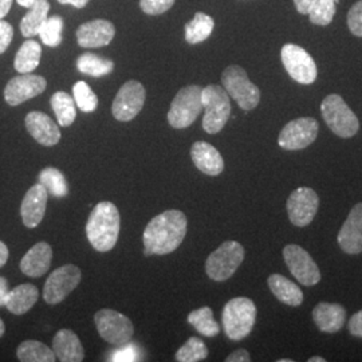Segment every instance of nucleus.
Returning <instances> with one entry per match:
<instances>
[{
	"instance_id": "11",
	"label": "nucleus",
	"mask_w": 362,
	"mask_h": 362,
	"mask_svg": "<svg viewBox=\"0 0 362 362\" xmlns=\"http://www.w3.org/2000/svg\"><path fill=\"white\" fill-rule=\"evenodd\" d=\"M320 125L315 118L300 117L290 121L281 132L278 144L286 151L305 149L315 141Z\"/></svg>"
},
{
	"instance_id": "7",
	"label": "nucleus",
	"mask_w": 362,
	"mask_h": 362,
	"mask_svg": "<svg viewBox=\"0 0 362 362\" xmlns=\"http://www.w3.org/2000/svg\"><path fill=\"white\" fill-rule=\"evenodd\" d=\"M202 91V86L189 85L175 95L168 112V121L172 128L185 129L194 124L203 110Z\"/></svg>"
},
{
	"instance_id": "34",
	"label": "nucleus",
	"mask_w": 362,
	"mask_h": 362,
	"mask_svg": "<svg viewBox=\"0 0 362 362\" xmlns=\"http://www.w3.org/2000/svg\"><path fill=\"white\" fill-rule=\"evenodd\" d=\"M188 322L192 325L202 336L215 337L220 333V326L214 318V311L207 306L191 311L188 315Z\"/></svg>"
},
{
	"instance_id": "13",
	"label": "nucleus",
	"mask_w": 362,
	"mask_h": 362,
	"mask_svg": "<svg viewBox=\"0 0 362 362\" xmlns=\"http://www.w3.org/2000/svg\"><path fill=\"white\" fill-rule=\"evenodd\" d=\"M146 98V91L139 81H128L117 93L112 113L118 121L128 122L137 116Z\"/></svg>"
},
{
	"instance_id": "50",
	"label": "nucleus",
	"mask_w": 362,
	"mask_h": 362,
	"mask_svg": "<svg viewBox=\"0 0 362 362\" xmlns=\"http://www.w3.org/2000/svg\"><path fill=\"white\" fill-rule=\"evenodd\" d=\"M326 360L322 358V357H318V356H315V357H311L309 358V362H325Z\"/></svg>"
},
{
	"instance_id": "21",
	"label": "nucleus",
	"mask_w": 362,
	"mask_h": 362,
	"mask_svg": "<svg viewBox=\"0 0 362 362\" xmlns=\"http://www.w3.org/2000/svg\"><path fill=\"white\" fill-rule=\"evenodd\" d=\"M52 259V246L46 242H39L31 247L21 260V272L30 278H40L49 272Z\"/></svg>"
},
{
	"instance_id": "40",
	"label": "nucleus",
	"mask_w": 362,
	"mask_h": 362,
	"mask_svg": "<svg viewBox=\"0 0 362 362\" xmlns=\"http://www.w3.org/2000/svg\"><path fill=\"white\" fill-rule=\"evenodd\" d=\"M348 27L350 33L362 38V0L357 1L348 13Z\"/></svg>"
},
{
	"instance_id": "8",
	"label": "nucleus",
	"mask_w": 362,
	"mask_h": 362,
	"mask_svg": "<svg viewBox=\"0 0 362 362\" xmlns=\"http://www.w3.org/2000/svg\"><path fill=\"white\" fill-rule=\"evenodd\" d=\"M243 260V246L235 240H227L208 257L206 272L212 281L224 282L233 276Z\"/></svg>"
},
{
	"instance_id": "20",
	"label": "nucleus",
	"mask_w": 362,
	"mask_h": 362,
	"mask_svg": "<svg viewBox=\"0 0 362 362\" xmlns=\"http://www.w3.org/2000/svg\"><path fill=\"white\" fill-rule=\"evenodd\" d=\"M27 130L37 143L43 146H54L61 140L58 125L42 112H31L25 119Z\"/></svg>"
},
{
	"instance_id": "31",
	"label": "nucleus",
	"mask_w": 362,
	"mask_h": 362,
	"mask_svg": "<svg viewBox=\"0 0 362 362\" xmlns=\"http://www.w3.org/2000/svg\"><path fill=\"white\" fill-rule=\"evenodd\" d=\"M77 67L82 74L98 78L110 74L115 69V64L107 58L98 57L91 52H85L78 58Z\"/></svg>"
},
{
	"instance_id": "29",
	"label": "nucleus",
	"mask_w": 362,
	"mask_h": 362,
	"mask_svg": "<svg viewBox=\"0 0 362 362\" xmlns=\"http://www.w3.org/2000/svg\"><path fill=\"white\" fill-rule=\"evenodd\" d=\"M40 55H42V47L38 42L31 39L26 40L15 55V61H13L15 70L19 74L33 73L39 66Z\"/></svg>"
},
{
	"instance_id": "44",
	"label": "nucleus",
	"mask_w": 362,
	"mask_h": 362,
	"mask_svg": "<svg viewBox=\"0 0 362 362\" xmlns=\"http://www.w3.org/2000/svg\"><path fill=\"white\" fill-rule=\"evenodd\" d=\"M227 362H250L251 361V357H250V353L245 349L235 350L233 353H231L227 358Z\"/></svg>"
},
{
	"instance_id": "25",
	"label": "nucleus",
	"mask_w": 362,
	"mask_h": 362,
	"mask_svg": "<svg viewBox=\"0 0 362 362\" xmlns=\"http://www.w3.org/2000/svg\"><path fill=\"white\" fill-rule=\"evenodd\" d=\"M338 0H294L296 8L302 15H309L310 22L317 26H327L336 15Z\"/></svg>"
},
{
	"instance_id": "28",
	"label": "nucleus",
	"mask_w": 362,
	"mask_h": 362,
	"mask_svg": "<svg viewBox=\"0 0 362 362\" xmlns=\"http://www.w3.org/2000/svg\"><path fill=\"white\" fill-rule=\"evenodd\" d=\"M50 3L49 0H37L27 11L21 22V33L25 38H33L38 35L39 28L49 18Z\"/></svg>"
},
{
	"instance_id": "24",
	"label": "nucleus",
	"mask_w": 362,
	"mask_h": 362,
	"mask_svg": "<svg viewBox=\"0 0 362 362\" xmlns=\"http://www.w3.org/2000/svg\"><path fill=\"white\" fill-rule=\"evenodd\" d=\"M313 320L321 332L333 334L345 324L346 310L341 305L321 302L313 310Z\"/></svg>"
},
{
	"instance_id": "45",
	"label": "nucleus",
	"mask_w": 362,
	"mask_h": 362,
	"mask_svg": "<svg viewBox=\"0 0 362 362\" xmlns=\"http://www.w3.org/2000/svg\"><path fill=\"white\" fill-rule=\"evenodd\" d=\"M8 293H10V288H8L7 279L0 276V306H6V300H7Z\"/></svg>"
},
{
	"instance_id": "43",
	"label": "nucleus",
	"mask_w": 362,
	"mask_h": 362,
	"mask_svg": "<svg viewBox=\"0 0 362 362\" xmlns=\"http://www.w3.org/2000/svg\"><path fill=\"white\" fill-rule=\"evenodd\" d=\"M349 332L351 336L362 338V310L357 311L349 321Z\"/></svg>"
},
{
	"instance_id": "30",
	"label": "nucleus",
	"mask_w": 362,
	"mask_h": 362,
	"mask_svg": "<svg viewBox=\"0 0 362 362\" xmlns=\"http://www.w3.org/2000/svg\"><path fill=\"white\" fill-rule=\"evenodd\" d=\"M215 27L214 19L204 13H194V19L185 25V40L197 45L211 37Z\"/></svg>"
},
{
	"instance_id": "4",
	"label": "nucleus",
	"mask_w": 362,
	"mask_h": 362,
	"mask_svg": "<svg viewBox=\"0 0 362 362\" xmlns=\"http://www.w3.org/2000/svg\"><path fill=\"white\" fill-rule=\"evenodd\" d=\"M203 101V129L216 134L223 129L231 116V101L228 93L219 85H208L202 91Z\"/></svg>"
},
{
	"instance_id": "10",
	"label": "nucleus",
	"mask_w": 362,
	"mask_h": 362,
	"mask_svg": "<svg viewBox=\"0 0 362 362\" xmlns=\"http://www.w3.org/2000/svg\"><path fill=\"white\" fill-rule=\"evenodd\" d=\"M282 64L288 76L302 85H311L318 76L317 65L309 52L303 47L287 43L281 52Z\"/></svg>"
},
{
	"instance_id": "9",
	"label": "nucleus",
	"mask_w": 362,
	"mask_h": 362,
	"mask_svg": "<svg viewBox=\"0 0 362 362\" xmlns=\"http://www.w3.org/2000/svg\"><path fill=\"white\" fill-rule=\"evenodd\" d=\"M94 322L100 336L115 346L129 344L134 333V326L129 318L112 309H103L94 315Z\"/></svg>"
},
{
	"instance_id": "22",
	"label": "nucleus",
	"mask_w": 362,
	"mask_h": 362,
	"mask_svg": "<svg viewBox=\"0 0 362 362\" xmlns=\"http://www.w3.org/2000/svg\"><path fill=\"white\" fill-rule=\"evenodd\" d=\"M191 157L196 168L209 176H218L224 170V160L219 151L206 141H197L191 148Z\"/></svg>"
},
{
	"instance_id": "12",
	"label": "nucleus",
	"mask_w": 362,
	"mask_h": 362,
	"mask_svg": "<svg viewBox=\"0 0 362 362\" xmlns=\"http://www.w3.org/2000/svg\"><path fill=\"white\" fill-rule=\"evenodd\" d=\"M82 272L74 264H65L52 272L43 288V299L49 305L61 303L79 285Z\"/></svg>"
},
{
	"instance_id": "14",
	"label": "nucleus",
	"mask_w": 362,
	"mask_h": 362,
	"mask_svg": "<svg viewBox=\"0 0 362 362\" xmlns=\"http://www.w3.org/2000/svg\"><path fill=\"white\" fill-rule=\"evenodd\" d=\"M284 258L293 276L300 285L314 286L321 281V272L309 252L297 245L284 248Z\"/></svg>"
},
{
	"instance_id": "39",
	"label": "nucleus",
	"mask_w": 362,
	"mask_h": 362,
	"mask_svg": "<svg viewBox=\"0 0 362 362\" xmlns=\"http://www.w3.org/2000/svg\"><path fill=\"white\" fill-rule=\"evenodd\" d=\"M175 4V0H140V7L148 15H161L167 13Z\"/></svg>"
},
{
	"instance_id": "33",
	"label": "nucleus",
	"mask_w": 362,
	"mask_h": 362,
	"mask_svg": "<svg viewBox=\"0 0 362 362\" xmlns=\"http://www.w3.org/2000/svg\"><path fill=\"white\" fill-rule=\"evenodd\" d=\"M50 103L61 127H70L76 121V101L66 91L54 93Z\"/></svg>"
},
{
	"instance_id": "16",
	"label": "nucleus",
	"mask_w": 362,
	"mask_h": 362,
	"mask_svg": "<svg viewBox=\"0 0 362 362\" xmlns=\"http://www.w3.org/2000/svg\"><path fill=\"white\" fill-rule=\"evenodd\" d=\"M46 88L47 81L42 76H34L31 73L21 74L7 83L4 100L10 106H18L42 94Z\"/></svg>"
},
{
	"instance_id": "42",
	"label": "nucleus",
	"mask_w": 362,
	"mask_h": 362,
	"mask_svg": "<svg viewBox=\"0 0 362 362\" xmlns=\"http://www.w3.org/2000/svg\"><path fill=\"white\" fill-rule=\"evenodd\" d=\"M13 38V27L4 19H0V54H3L8 49Z\"/></svg>"
},
{
	"instance_id": "32",
	"label": "nucleus",
	"mask_w": 362,
	"mask_h": 362,
	"mask_svg": "<svg viewBox=\"0 0 362 362\" xmlns=\"http://www.w3.org/2000/svg\"><path fill=\"white\" fill-rule=\"evenodd\" d=\"M16 356L22 362H54L57 357L52 348L39 341H25L16 350Z\"/></svg>"
},
{
	"instance_id": "48",
	"label": "nucleus",
	"mask_w": 362,
	"mask_h": 362,
	"mask_svg": "<svg viewBox=\"0 0 362 362\" xmlns=\"http://www.w3.org/2000/svg\"><path fill=\"white\" fill-rule=\"evenodd\" d=\"M58 1L61 4H70L76 8H83L89 3V0H58Z\"/></svg>"
},
{
	"instance_id": "19",
	"label": "nucleus",
	"mask_w": 362,
	"mask_h": 362,
	"mask_svg": "<svg viewBox=\"0 0 362 362\" xmlns=\"http://www.w3.org/2000/svg\"><path fill=\"white\" fill-rule=\"evenodd\" d=\"M338 245L346 254L362 252V203L351 208L348 219L338 233Z\"/></svg>"
},
{
	"instance_id": "35",
	"label": "nucleus",
	"mask_w": 362,
	"mask_h": 362,
	"mask_svg": "<svg viewBox=\"0 0 362 362\" xmlns=\"http://www.w3.org/2000/svg\"><path fill=\"white\" fill-rule=\"evenodd\" d=\"M39 184H42L49 194L55 197H65L69 194V185L64 173L57 168H45L38 176Z\"/></svg>"
},
{
	"instance_id": "38",
	"label": "nucleus",
	"mask_w": 362,
	"mask_h": 362,
	"mask_svg": "<svg viewBox=\"0 0 362 362\" xmlns=\"http://www.w3.org/2000/svg\"><path fill=\"white\" fill-rule=\"evenodd\" d=\"M73 95L76 105L85 113L94 112L98 106V97L85 81H78L73 86Z\"/></svg>"
},
{
	"instance_id": "27",
	"label": "nucleus",
	"mask_w": 362,
	"mask_h": 362,
	"mask_svg": "<svg viewBox=\"0 0 362 362\" xmlns=\"http://www.w3.org/2000/svg\"><path fill=\"white\" fill-rule=\"evenodd\" d=\"M267 282H269V287H270L272 294L278 298L282 303H286L288 306L302 305V302H303L302 290L284 275L272 274Z\"/></svg>"
},
{
	"instance_id": "49",
	"label": "nucleus",
	"mask_w": 362,
	"mask_h": 362,
	"mask_svg": "<svg viewBox=\"0 0 362 362\" xmlns=\"http://www.w3.org/2000/svg\"><path fill=\"white\" fill-rule=\"evenodd\" d=\"M35 1H37V0H16V3H18L19 6L26 7V8H30Z\"/></svg>"
},
{
	"instance_id": "15",
	"label": "nucleus",
	"mask_w": 362,
	"mask_h": 362,
	"mask_svg": "<svg viewBox=\"0 0 362 362\" xmlns=\"http://www.w3.org/2000/svg\"><path fill=\"white\" fill-rule=\"evenodd\" d=\"M287 214L290 221L297 227L309 226L317 215L320 197L309 187H299L287 200Z\"/></svg>"
},
{
	"instance_id": "46",
	"label": "nucleus",
	"mask_w": 362,
	"mask_h": 362,
	"mask_svg": "<svg viewBox=\"0 0 362 362\" xmlns=\"http://www.w3.org/2000/svg\"><path fill=\"white\" fill-rule=\"evenodd\" d=\"M13 0H0V19H4L10 13Z\"/></svg>"
},
{
	"instance_id": "47",
	"label": "nucleus",
	"mask_w": 362,
	"mask_h": 362,
	"mask_svg": "<svg viewBox=\"0 0 362 362\" xmlns=\"http://www.w3.org/2000/svg\"><path fill=\"white\" fill-rule=\"evenodd\" d=\"M8 247L6 246L3 242H0V269L7 263L8 260Z\"/></svg>"
},
{
	"instance_id": "3",
	"label": "nucleus",
	"mask_w": 362,
	"mask_h": 362,
	"mask_svg": "<svg viewBox=\"0 0 362 362\" xmlns=\"http://www.w3.org/2000/svg\"><path fill=\"white\" fill-rule=\"evenodd\" d=\"M221 321L223 329L230 339L240 341L246 338L252 332L257 321L255 303L250 298H233L226 303Z\"/></svg>"
},
{
	"instance_id": "51",
	"label": "nucleus",
	"mask_w": 362,
	"mask_h": 362,
	"mask_svg": "<svg viewBox=\"0 0 362 362\" xmlns=\"http://www.w3.org/2000/svg\"><path fill=\"white\" fill-rule=\"evenodd\" d=\"M4 332H6V326H4V322H3L1 318H0V338L4 336Z\"/></svg>"
},
{
	"instance_id": "1",
	"label": "nucleus",
	"mask_w": 362,
	"mask_h": 362,
	"mask_svg": "<svg viewBox=\"0 0 362 362\" xmlns=\"http://www.w3.org/2000/svg\"><path fill=\"white\" fill-rule=\"evenodd\" d=\"M188 228L187 216L179 209H169L151 220L144 231L146 255H165L180 247Z\"/></svg>"
},
{
	"instance_id": "5",
	"label": "nucleus",
	"mask_w": 362,
	"mask_h": 362,
	"mask_svg": "<svg viewBox=\"0 0 362 362\" xmlns=\"http://www.w3.org/2000/svg\"><path fill=\"white\" fill-rule=\"evenodd\" d=\"M321 113L326 125L342 139L356 136L360 129L358 118L338 94H330L325 98L321 104Z\"/></svg>"
},
{
	"instance_id": "18",
	"label": "nucleus",
	"mask_w": 362,
	"mask_h": 362,
	"mask_svg": "<svg viewBox=\"0 0 362 362\" xmlns=\"http://www.w3.org/2000/svg\"><path fill=\"white\" fill-rule=\"evenodd\" d=\"M49 192L42 184L33 185L23 197L21 206V216L27 228H35L45 218Z\"/></svg>"
},
{
	"instance_id": "41",
	"label": "nucleus",
	"mask_w": 362,
	"mask_h": 362,
	"mask_svg": "<svg viewBox=\"0 0 362 362\" xmlns=\"http://www.w3.org/2000/svg\"><path fill=\"white\" fill-rule=\"evenodd\" d=\"M129 344H127V345H124V346H119L121 349L117 350V351H115V353L112 354V358H110V361H139V354H137V350H136V348H134V345H129Z\"/></svg>"
},
{
	"instance_id": "37",
	"label": "nucleus",
	"mask_w": 362,
	"mask_h": 362,
	"mask_svg": "<svg viewBox=\"0 0 362 362\" xmlns=\"http://www.w3.org/2000/svg\"><path fill=\"white\" fill-rule=\"evenodd\" d=\"M208 349L206 344L197 338L191 337L176 353V360L180 362H197L206 360Z\"/></svg>"
},
{
	"instance_id": "23",
	"label": "nucleus",
	"mask_w": 362,
	"mask_h": 362,
	"mask_svg": "<svg viewBox=\"0 0 362 362\" xmlns=\"http://www.w3.org/2000/svg\"><path fill=\"white\" fill-rule=\"evenodd\" d=\"M52 349L57 360L62 362H81L85 357L79 338L69 329H62L57 333L52 339Z\"/></svg>"
},
{
	"instance_id": "17",
	"label": "nucleus",
	"mask_w": 362,
	"mask_h": 362,
	"mask_svg": "<svg viewBox=\"0 0 362 362\" xmlns=\"http://www.w3.org/2000/svg\"><path fill=\"white\" fill-rule=\"evenodd\" d=\"M116 35V28L112 22L95 19L78 27V45L85 49H98L107 46Z\"/></svg>"
},
{
	"instance_id": "52",
	"label": "nucleus",
	"mask_w": 362,
	"mask_h": 362,
	"mask_svg": "<svg viewBox=\"0 0 362 362\" xmlns=\"http://www.w3.org/2000/svg\"><path fill=\"white\" fill-rule=\"evenodd\" d=\"M293 360H279L278 362H291Z\"/></svg>"
},
{
	"instance_id": "26",
	"label": "nucleus",
	"mask_w": 362,
	"mask_h": 362,
	"mask_svg": "<svg viewBox=\"0 0 362 362\" xmlns=\"http://www.w3.org/2000/svg\"><path fill=\"white\" fill-rule=\"evenodd\" d=\"M38 288L31 284L16 286L13 290H10L6 308L15 315L26 314L37 302H38Z\"/></svg>"
},
{
	"instance_id": "36",
	"label": "nucleus",
	"mask_w": 362,
	"mask_h": 362,
	"mask_svg": "<svg viewBox=\"0 0 362 362\" xmlns=\"http://www.w3.org/2000/svg\"><path fill=\"white\" fill-rule=\"evenodd\" d=\"M62 30H64V19L58 15H52L50 18H47L39 28V38L46 46L57 47L62 42Z\"/></svg>"
},
{
	"instance_id": "2",
	"label": "nucleus",
	"mask_w": 362,
	"mask_h": 362,
	"mask_svg": "<svg viewBox=\"0 0 362 362\" xmlns=\"http://www.w3.org/2000/svg\"><path fill=\"white\" fill-rule=\"evenodd\" d=\"M121 227V218L116 206L110 202H101L93 208L86 224V235L100 252H107L116 246Z\"/></svg>"
},
{
	"instance_id": "6",
	"label": "nucleus",
	"mask_w": 362,
	"mask_h": 362,
	"mask_svg": "<svg viewBox=\"0 0 362 362\" xmlns=\"http://www.w3.org/2000/svg\"><path fill=\"white\" fill-rule=\"evenodd\" d=\"M221 83L228 95L246 112L254 110L260 103L258 86L248 79L246 70L240 66H228L221 74Z\"/></svg>"
}]
</instances>
